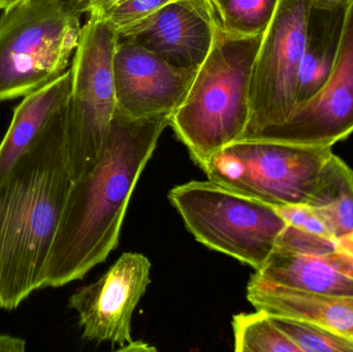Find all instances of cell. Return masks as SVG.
Here are the masks:
<instances>
[{
  "label": "cell",
  "mask_w": 353,
  "mask_h": 352,
  "mask_svg": "<svg viewBox=\"0 0 353 352\" xmlns=\"http://www.w3.org/2000/svg\"><path fill=\"white\" fill-rule=\"evenodd\" d=\"M116 110L97 165L72 182L46 269V287L81 280L117 248L132 192L171 124Z\"/></svg>",
  "instance_id": "1"
},
{
  "label": "cell",
  "mask_w": 353,
  "mask_h": 352,
  "mask_svg": "<svg viewBox=\"0 0 353 352\" xmlns=\"http://www.w3.org/2000/svg\"><path fill=\"white\" fill-rule=\"evenodd\" d=\"M68 105L0 180V308L46 287L50 251L72 187Z\"/></svg>",
  "instance_id": "2"
},
{
  "label": "cell",
  "mask_w": 353,
  "mask_h": 352,
  "mask_svg": "<svg viewBox=\"0 0 353 352\" xmlns=\"http://www.w3.org/2000/svg\"><path fill=\"white\" fill-rule=\"evenodd\" d=\"M263 37L232 34L218 25L211 51L172 115L170 125L201 169L246 134L251 74Z\"/></svg>",
  "instance_id": "3"
},
{
  "label": "cell",
  "mask_w": 353,
  "mask_h": 352,
  "mask_svg": "<svg viewBox=\"0 0 353 352\" xmlns=\"http://www.w3.org/2000/svg\"><path fill=\"white\" fill-rule=\"evenodd\" d=\"M0 17V101L24 97L70 70L83 26L74 0H25Z\"/></svg>",
  "instance_id": "4"
},
{
  "label": "cell",
  "mask_w": 353,
  "mask_h": 352,
  "mask_svg": "<svg viewBox=\"0 0 353 352\" xmlns=\"http://www.w3.org/2000/svg\"><path fill=\"white\" fill-rule=\"evenodd\" d=\"M168 198L197 242L255 272L288 227L274 207L210 180L176 185Z\"/></svg>",
  "instance_id": "5"
},
{
  "label": "cell",
  "mask_w": 353,
  "mask_h": 352,
  "mask_svg": "<svg viewBox=\"0 0 353 352\" xmlns=\"http://www.w3.org/2000/svg\"><path fill=\"white\" fill-rule=\"evenodd\" d=\"M118 34L89 16L72 57L68 103V156L72 179L89 173L101 158L117 110L113 59Z\"/></svg>",
  "instance_id": "6"
},
{
  "label": "cell",
  "mask_w": 353,
  "mask_h": 352,
  "mask_svg": "<svg viewBox=\"0 0 353 352\" xmlns=\"http://www.w3.org/2000/svg\"><path fill=\"white\" fill-rule=\"evenodd\" d=\"M332 148L243 138L219 151L203 171L208 179L274 208L307 205Z\"/></svg>",
  "instance_id": "7"
},
{
  "label": "cell",
  "mask_w": 353,
  "mask_h": 352,
  "mask_svg": "<svg viewBox=\"0 0 353 352\" xmlns=\"http://www.w3.org/2000/svg\"><path fill=\"white\" fill-rule=\"evenodd\" d=\"M310 4L311 0H280L253 64L250 118L243 138L281 124L296 107Z\"/></svg>",
  "instance_id": "8"
},
{
  "label": "cell",
  "mask_w": 353,
  "mask_h": 352,
  "mask_svg": "<svg viewBox=\"0 0 353 352\" xmlns=\"http://www.w3.org/2000/svg\"><path fill=\"white\" fill-rule=\"evenodd\" d=\"M353 134V0L335 65L314 96L290 117L250 138L311 148H333Z\"/></svg>",
  "instance_id": "9"
},
{
  "label": "cell",
  "mask_w": 353,
  "mask_h": 352,
  "mask_svg": "<svg viewBox=\"0 0 353 352\" xmlns=\"http://www.w3.org/2000/svg\"><path fill=\"white\" fill-rule=\"evenodd\" d=\"M151 262L144 254L126 252L94 283L81 287L68 305L78 313L83 337L128 346L132 318L150 284Z\"/></svg>",
  "instance_id": "10"
},
{
  "label": "cell",
  "mask_w": 353,
  "mask_h": 352,
  "mask_svg": "<svg viewBox=\"0 0 353 352\" xmlns=\"http://www.w3.org/2000/svg\"><path fill=\"white\" fill-rule=\"evenodd\" d=\"M113 70L117 109L136 118L173 115L196 72L126 39H118Z\"/></svg>",
  "instance_id": "11"
},
{
  "label": "cell",
  "mask_w": 353,
  "mask_h": 352,
  "mask_svg": "<svg viewBox=\"0 0 353 352\" xmlns=\"http://www.w3.org/2000/svg\"><path fill=\"white\" fill-rule=\"evenodd\" d=\"M218 25L210 0H172L118 39L132 41L176 68L197 70L211 51Z\"/></svg>",
  "instance_id": "12"
},
{
  "label": "cell",
  "mask_w": 353,
  "mask_h": 352,
  "mask_svg": "<svg viewBox=\"0 0 353 352\" xmlns=\"http://www.w3.org/2000/svg\"><path fill=\"white\" fill-rule=\"evenodd\" d=\"M247 299L259 311L312 322L353 339V297L278 287L254 274L247 287Z\"/></svg>",
  "instance_id": "13"
},
{
  "label": "cell",
  "mask_w": 353,
  "mask_h": 352,
  "mask_svg": "<svg viewBox=\"0 0 353 352\" xmlns=\"http://www.w3.org/2000/svg\"><path fill=\"white\" fill-rule=\"evenodd\" d=\"M350 3L311 0L296 105L314 96L329 78L339 55Z\"/></svg>",
  "instance_id": "14"
},
{
  "label": "cell",
  "mask_w": 353,
  "mask_h": 352,
  "mask_svg": "<svg viewBox=\"0 0 353 352\" xmlns=\"http://www.w3.org/2000/svg\"><path fill=\"white\" fill-rule=\"evenodd\" d=\"M70 87V68L53 82L24 96L14 109L10 127L0 143V180L50 122L68 105Z\"/></svg>",
  "instance_id": "15"
},
{
  "label": "cell",
  "mask_w": 353,
  "mask_h": 352,
  "mask_svg": "<svg viewBox=\"0 0 353 352\" xmlns=\"http://www.w3.org/2000/svg\"><path fill=\"white\" fill-rule=\"evenodd\" d=\"M255 274L278 287L311 293L353 297V279L339 272L323 256L275 248Z\"/></svg>",
  "instance_id": "16"
},
{
  "label": "cell",
  "mask_w": 353,
  "mask_h": 352,
  "mask_svg": "<svg viewBox=\"0 0 353 352\" xmlns=\"http://www.w3.org/2000/svg\"><path fill=\"white\" fill-rule=\"evenodd\" d=\"M307 206L321 217L335 241L353 233V169L334 153L321 167Z\"/></svg>",
  "instance_id": "17"
},
{
  "label": "cell",
  "mask_w": 353,
  "mask_h": 352,
  "mask_svg": "<svg viewBox=\"0 0 353 352\" xmlns=\"http://www.w3.org/2000/svg\"><path fill=\"white\" fill-rule=\"evenodd\" d=\"M232 326L236 352H301L265 312L234 315Z\"/></svg>",
  "instance_id": "18"
},
{
  "label": "cell",
  "mask_w": 353,
  "mask_h": 352,
  "mask_svg": "<svg viewBox=\"0 0 353 352\" xmlns=\"http://www.w3.org/2000/svg\"><path fill=\"white\" fill-rule=\"evenodd\" d=\"M223 30L241 37L263 35L280 0H210Z\"/></svg>",
  "instance_id": "19"
},
{
  "label": "cell",
  "mask_w": 353,
  "mask_h": 352,
  "mask_svg": "<svg viewBox=\"0 0 353 352\" xmlns=\"http://www.w3.org/2000/svg\"><path fill=\"white\" fill-rule=\"evenodd\" d=\"M270 315V314H269ZM271 316L301 352H353V339L312 322Z\"/></svg>",
  "instance_id": "20"
},
{
  "label": "cell",
  "mask_w": 353,
  "mask_h": 352,
  "mask_svg": "<svg viewBox=\"0 0 353 352\" xmlns=\"http://www.w3.org/2000/svg\"><path fill=\"white\" fill-rule=\"evenodd\" d=\"M172 0H107L89 16L105 21L117 32L118 37H124L140 27Z\"/></svg>",
  "instance_id": "21"
},
{
  "label": "cell",
  "mask_w": 353,
  "mask_h": 352,
  "mask_svg": "<svg viewBox=\"0 0 353 352\" xmlns=\"http://www.w3.org/2000/svg\"><path fill=\"white\" fill-rule=\"evenodd\" d=\"M276 248L298 253L323 256L333 251L335 241L312 235L288 225L280 236Z\"/></svg>",
  "instance_id": "22"
},
{
  "label": "cell",
  "mask_w": 353,
  "mask_h": 352,
  "mask_svg": "<svg viewBox=\"0 0 353 352\" xmlns=\"http://www.w3.org/2000/svg\"><path fill=\"white\" fill-rule=\"evenodd\" d=\"M275 209L288 225L312 235L335 241L325 223L307 205H290Z\"/></svg>",
  "instance_id": "23"
},
{
  "label": "cell",
  "mask_w": 353,
  "mask_h": 352,
  "mask_svg": "<svg viewBox=\"0 0 353 352\" xmlns=\"http://www.w3.org/2000/svg\"><path fill=\"white\" fill-rule=\"evenodd\" d=\"M323 256L339 272L353 279V233L336 240L333 251Z\"/></svg>",
  "instance_id": "24"
},
{
  "label": "cell",
  "mask_w": 353,
  "mask_h": 352,
  "mask_svg": "<svg viewBox=\"0 0 353 352\" xmlns=\"http://www.w3.org/2000/svg\"><path fill=\"white\" fill-rule=\"evenodd\" d=\"M25 349L26 342L22 339L0 335V352H23Z\"/></svg>",
  "instance_id": "25"
},
{
  "label": "cell",
  "mask_w": 353,
  "mask_h": 352,
  "mask_svg": "<svg viewBox=\"0 0 353 352\" xmlns=\"http://www.w3.org/2000/svg\"><path fill=\"white\" fill-rule=\"evenodd\" d=\"M107 1V0H74L76 2L77 8H79L81 12H90L91 10H94L97 6L103 4V2Z\"/></svg>",
  "instance_id": "26"
},
{
  "label": "cell",
  "mask_w": 353,
  "mask_h": 352,
  "mask_svg": "<svg viewBox=\"0 0 353 352\" xmlns=\"http://www.w3.org/2000/svg\"><path fill=\"white\" fill-rule=\"evenodd\" d=\"M25 0H0V10H6Z\"/></svg>",
  "instance_id": "27"
},
{
  "label": "cell",
  "mask_w": 353,
  "mask_h": 352,
  "mask_svg": "<svg viewBox=\"0 0 353 352\" xmlns=\"http://www.w3.org/2000/svg\"><path fill=\"white\" fill-rule=\"evenodd\" d=\"M319 1L343 2V1H352V0H319Z\"/></svg>",
  "instance_id": "28"
}]
</instances>
